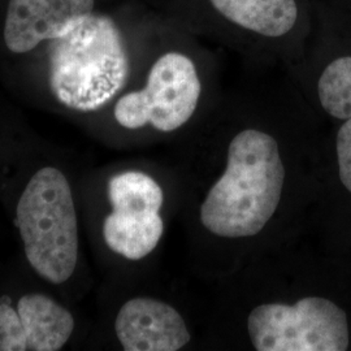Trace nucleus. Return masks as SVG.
Segmentation results:
<instances>
[{"mask_svg": "<svg viewBox=\"0 0 351 351\" xmlns=\"http://www.w3.org/2000/svg\"><path fill=\"white\" fill-rule=\"evenodd\" d=\"M285 177L276 138L261 129L241 130L228 145L223 175L202 201V226L219 239L259 234L281 204Z\"/></svg>", "mask_w": 351, "mask_h": 351, "instance_id": "f257e3e1", "label": "nucleus"}, {"mask_svg": "<svg viewBox=\"0 0 351 351\" xmlns=\"http://www.w3.org/2000/svg\"><path fill=\"white\" fill-rule=\"evenodd\" d=\"M128 73L123 38L106 16L90 14L52 42L51 90L58 101L72 110H99L124 88Z\"/></svg>", "mask_w": 351, "mask_h": 351, "instance_id": "f03ea898", "label": "nucleus"}, {"mask_svg": "<svg viewBox=\"0 0 351 351\" xmlns=\"http://www.w3.org/2000/svg\"><path fill=\"white\" fill-rule=\"evenodd\" d=\"M17 226L27 262L52 284H63L75 272L78 229L72 190L56 168L39 169L17 204Z\"/></svg>", "mask_w": 351, "mask_h": 351, "instance_id": "7ed1b4c3", "label": "nucleus"}, {"mask_svg": "<svg viewBox=\"0 0 351 351\" xmlns=\"http://www.w3.org/2000/svg\"><path fill=\"white\" fill-rule=\"evenodd\" d=\"M246 326L258 351H343L350 343L348 315L323 297L259 304Z\"/></svg>", "mask_w": 351, "mask_h": 351, "instance_id": "20e7f679", "label": "nucleus"}, {"mask_svg": "<svg viewBox=\"0 0 351 351\" xmlns=\"http://www.w3.org/2000/svg\"><path fill=\"white\" fill-rule=\"evenodd\" d=\"M198 69L188 55L167 52L151 66L146 86L116 101L114 119L126 129L151 125L171 133L188 124L201 99Z\"/></svg>", "mask_w": 351, "mask_h": 351, "instance_id": "39448f33", "label": "nucleus"}, {"mask_svg": "<svg viewBox=\"0 0 351 351\" xmlns=\"http://www.w3.org/2000/svg\"><path fill=\"white\" fill-rule=\"evenodd\" d=\"M108 199L112 213L103 223L107 246L129 261L146 258L163 237V189L150 176L128 173L110 182Z\"/></svg>", "mask_w": 351, "mask_h": 351, "instance_id": "423d86ee", "label": "nucleus"}, {"mask_svg": "<svg viewBox=\"0 0 351 351\" xmlns=\"http://www.w3.org/2000/svg\"><path fill=\"white\" fill-rule=\"evenodd\" d=\"M93 8L94 0H10L5 45L17 53L33 50L71 32L93 14Z\"/></svg>", "mask_w": 351, "mask_h": 351, "instance_id": "0eeeda50", "label": "nucleus"}, {"mask_svg": "<svg viewBox=\"0 0 351 351\" xmlns=\"http://www.w3.org/2000/svg\"><path fill=\"white\" fill-rule=\"evenodd\" d=\"M114 330L126 351L181 350L191 339L185 319L175 307L147 297L121 306Z\"/></svg>", "mask_w": 351, "mask_h": 351, "instance_id": "6e6552de", "label": "nucleus"}, {"mask_svg": "<svg viewBox=\"0 0 351 351\" xmlns=\"http://www.w3.org/2000/svg\"><path fill=\"white\" fill-rule=\"evenodd\" d=\"M17 313L25 332L27 350H60L72 336V314L43 294H26L20 298Z\"/></svg>", "mask_w": 351, "mask_h": 351, "instance_id": "1a4fd4ad", "label": "nucleus"}, {"mask_svg": "<svg viewBox=\"0 0 351 351\" xmlns=\"http://www.w3.org/2000/svg\"><path fill=\"white\" fill-rule=\"evenodd\" d=\"M213 10L232 24L267 38H280L298 20L295 0H210Z\"/></svg>", "mask_w": 351, "mask_h": 351, "instance_id": "9d476101", "label": "nucleus"}, {"mask_svg": "<svg viewBox=\"0 0 351 351\" xmlns=\"http://www.w3.org/2000/svg\"><path fill=\"white\" fill-rule=\"evenodd\" d=\"M317 97L328 114L339 120L351 117V56L326 65L317 82Z\"/></svg>", "mask_w": 351, "mask_h": 351, "instance_id": "9b49d317", "label": "nucleus"}, {"mask_svg": "<svg viewBox=\"0 0 351 351\" xmlns=\"http://www.w3.org/2000/svg\"><path fill=\"white\" fill-rule=\"evenodd\" d=\"M27 350L25 332L19 313L10 303H0V351Z\"/></svg>", "mask_w": 351, "mask_h": 351, "instance_id": "f8f14e48", "label": "nucleus"}, {"mask_svg": "<svg viewBox=\"0 0 351 351\" xmlns=\"http://www.w3.org/2000/svg\"><path fill=\"white\" fill-rule=\"evenodd\" d=\"M336 154L339 178L342 185L351 193V117L339 128L336 138Z\"/></svg>", "mask_w": 351, "mask_h": 351, "instance_id": "ddd939ff", "label": "nucleus"}]
</instances>
